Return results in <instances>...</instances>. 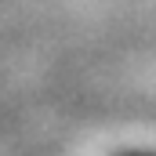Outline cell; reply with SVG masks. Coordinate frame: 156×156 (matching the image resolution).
Segmentation results:
<instances>
[{
    "instance_id": "cell-1",
    "label": "cell",
    "mask_w": 156,
    "mask_h": 156,
    "mask_svg": "<svg viewBox=\"0 0 156 156\" xmlns=\"http://www.w3.org/2000/svg\"><path fill=\"white\" fill-rule=\"evenodd\" d=\"M116 156H156L153 149H123V153H116Z\"/></svg>"
}]
</instances>
